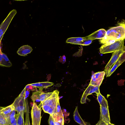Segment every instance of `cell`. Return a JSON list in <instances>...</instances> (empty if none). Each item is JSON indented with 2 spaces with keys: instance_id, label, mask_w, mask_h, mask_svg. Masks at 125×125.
Listing matches in <instances>:
<instances>
[{
  "instance_id": "cell-30",
  "label": "cell",
  "mask_w": 125,
  "mask_h": 125,
  "mask_svg": "<svg viewBox=\"0 0 125 125\" xmlns=\"http://www.w3.org/2000/svg\"><path fill=\"white\" fill-rule=\"evenodd\" d=\"M95 125H106L102 121L99 120L98 123Z\"/></svg>"
},
{
  "instance_id": "cell-28",
  "label": "cell",
  "mask_w": 125,
  "mask_h": 125,
  "mask_svg": "<svg viewBox=\"0 0 125 125\" xmlns=\"http://www.w3.org/2000/svg\"><path fill=\"white\" fill-rule=\"evenodd\" d=\"M96 94L97 101L99 102L100 106L105 98L101 94L100 92Z\"/></svg>"
},
{
  "instance_id": "cell-29",
  "label": "cell",
  "mask_w": 125,
  "mask_h": 125,
  "mask_svg": "<svg viewBox=\"0 0 125 125\" xmlns=\"http://www.w3.org/2000/svg\"><path fill=\"white\" fill-rule=\"evenodd\" d=\"M48 122L49 125H55L53 118L51 115H50Z\"/></svg>"
},
{
  "instance_id": "cell-13",
  "label": "cell",
  "mask_w": 125,
  "mask_h": 125,
  "mask_svg": "<svg viewBox=\"0 0 125 125\" xmlns=\"http://www.w3.org/2000/svg\"><path fill=\"white\" fill-rule=\"evenodd\" d=\"M125 51H124L120 56L118 60L113 65L109 71L107 77L110 76L115 71L117 68L125 61Z\"/></svg>"
},
{
  "instance_id": "cell-3",
  "label": "cell",
  "mask_w": 125,
  "mask_h": 125,
  "mask_svg": "<svg viewBox=\"0 0 125 125\" xmlns=\"http://www.w3.org/2000/svg\"><path fill=\"white\" fill-rule=\"evenodd\" d=\"M25 87L19 96L16 98L12 104L14 107L15 110L17 114L21 112L26 111V98Z\"/></svg>"
},
{
  "instance_id": "cell-16",
  "label": "cell",
  "mask_w": 125,
  "mask_h": 125,
  "mask_svg": "<svg viewBox=\"0 0 125 125\" xmlns=\"http://www.w3.org/2000/svg\"><path fill=\"white\" fill-rule=\"evenodd\" d=\"M74 120L80 125H88L87 123L84 121L81 118L78 111V106L76 107L73 114Z\"/></svg>"
},
{
  "instance_id": "cell-19",
  "label": "cell",
  "mask_w": 125,
  "mask_h": 125,
  "mask_svg": "<svg viewBox=\"0 0 125 125\" xmlns=\"http://www.w3.org/2000/svg\"><path fill=\"white\" fill-rule=\"evenodd\" d=\"M86 38V37L70 38L67 39L66 42L67 43L76 44L77 43L82 41Z\"/></svg>"
},
{
  "instance_id": "cell-22",
  "label": "cell",
  "mask_w": 125,
  "mask_h": 125,
  "mask_svg": "<svg viewBox=\"0 0 125 125\" xmlns=\"http://www.w3.org/2000/svg\"><path fill=\"white\" fill-rule=\"evenodd\" d=\"M26 120L25 125H30L29 117V107L27 99H26Z\"/></svg>"
},
{
  "instance_id": "cell-33",
  "label": "cell",
  "mask_w": 125,
  "mask_h": 125,
  "mask_svg": "<svg viewBox=\"0 0 125 125\" xmlns=\"http://www.w3.org/2000/svg\"><path fill=\"white\" fill-rule=\"evenodd\" d=\"M4 107H0V111L2 110V109H3L4 108Z\"/></svg>"
},
{
  "instance_id": "cell-27",
  "label": "cell",
  "mask_w": 125,
  "mask_h": 125,
  "mask_svg": "<svg viewBox=\"0 0 125 125\" xmlns=\"http://www.w3.org/2000/svg\"><path fill=\"white\" fill-rule=\"evenodd\" d=\"M93 40L91 39L86 38L83 41L76 43V44H80L83 45H88L91 44Z\"/></svg>"
},
{
  "instance_id": "cell-10",
  "label": "cell",
  "mask_w": 125,
  "mask_h": 125,
  "mask_svg": "<svg viewBox=\"0 0 125 125\" xmlns=\"http://www.w3.org/2000/svg\"><path fill=\"white\" fill-rule=\"evenodd\" d=\"M99 87V86L89 85L83 92L81 99V103L82 104L85 103L87 97L89 95L94 93L96 94L100 93Z\"/></svg>"
},
{
  "instance_id": "cell-18",
  "label": "cell",
  "mask_w": 125,
  "mask_h": 125,
  "mask_svg": "<svg viewBox=\"0 0 125 125\" xmlns=\"http://www.w3.org/2000/svg\"><path fill=\"white\" fill-rule=\"evenodd\" d=\"M16 111L14 110L9 114L5 115L9 125H12L15 121L16 119Z\"/></svg>"
},
{
  "instance_id": "cell-8",
  "label": "cell",
  "mask_w": 125,
  "mask_h": 125,
  "mask_svg": "<svg viewBox=\"0 0 125 125\" xmlns=\"http://www.w3.org/2000/svg\"><path fill=\"white\" fill-rule=\"evenodd\" d=\"M125 51V47L121 49L113 52L111 57L105 67L104 71L106 76L112 66L118 60L119 58Z\"/></svg>"
},
{
  "instance_id": "cell-5",
  "label": "cell",
  "mask_w": 125,
  "mask_h": 125,
  "mask_svg": "<svg viewBox=\"0 0 125 125\" xmlns=\"http://www.w3.org/2000/svg\"><path fill=\"white\" fill-rule=\"evenodd\" d=\"M100 120L106 125L110 123V119L107 101L105 98L100 105Z\"/></svg>"
},
{
  "instance_id": "cell-6",
  "label": "cell",
  "mask_w": 125,
  "mask_h": 125,
  "mask_svg": "<svg viewBox=\"0 0 125 125\" xmlns=\"http://www.w3.org/2000/svg\"><path fill=\"white\" fill-rule=\"evenodd\" d=\"M41 109L33 102L31 110L32 125H40L41 120Z\"/></svg>"
},
{
  "instance_id": "cell-4",
  "label": "cell",
  "mask_w": 125,
  "mask_h": 125,
  "mask_svg": "<svg viewBox=\"0 0 125 125\" xmlns=\"http://www.w3.org/2000/svg\"><path fill=\"white\" fill-rule=\"evenodd\" d=\"M59 92L57 90L53 91L52 94L45 100L39 104L38 106L41 108L43 105H47L52 107L54 111V114L57 112V99L59 97Z\"/></svg>"
},
{
  "instance_id": "cell-17",
  "label": "cell",
  "mask_w": 125,
  "mask_h": 125,
  "mask_svg": "<svg viewBox=\"0 0 125 125\" xmlns=\"http://www.w3.org/2000/svg\"><path fill=\"white\" fill-rule=\"evenodd\" d=\"M2 59L0 63V66L2 67H10L12 65V64L8 58L5 54L2 53Z\"/></svg>"
},
{
  "instance_id": "cell-34",
  "label": "cell",
  "mask_w": 125,
  "mask_h": 125,
  "mask_svg": "<svg viewBox=\"0 0 125 125\" xmlns=\"http://www.w3.org/2000/svg\"><path fill=\"white\" fill-rule=\"evenodd\" d=\"M108 125H115L114 124H111L110 123H109V124Z\"/></svg>"
},
{
  "instance_id": "cell-12",
  "label": "cell",
  "mask_w": 125,
  "mask_h": 125,
  "mask_svg": "<svg viewBox=\"0 0 125 125\" xmlns=\"http://www.w3.org/2000/svg\"><path fill=\"white\" fill-rule=\"evenodd\" d=\"M106 31L104 29H102L94 32L86 37L93 40L96 39H102L105 36Z\"/></svg>"
},
{
  "instance_id": "cell-15",
  "label": "cell",
  "mask_w": 125,
  "mask_h": 125,
  "mask_svg": "<svg viewBox=\"0 0 125 125\" xmlns=\"http://www.w3.org/2000/svg\"><path fill=\"white\" fill-rule=\"evenodd\" d=\"M54 84V83L48 81L39 82L28 84L33 87L38 88L39 89L42 90L43 88H47Z\"/></svg>"
},
{
  "instance_id": "cell-9",
  "label": "cell",
  "mask_w": 125,
  "mask_h": 125,
  "mask_svg": "<svg viewBox=\"0 0 125 125\" xmlns=\"http://www.w3.org/2000/svg\"><path fill=\"white\" fill-rule=\"evenodd\" d=\"M105 74L104 71L99 72L92 74L89 85L100 86Z\"/></svg>"
},
{
  "instance_id": "cell-21",
  "label": "cell",
  "mask_w": 125,
  "mask_h": 125,
  "mask_svg": "<svg viewBox=\"0 0 125 125\" xmlns=\"http://www.w3.org/2000/svg\"><path fill=\"white\" fill-rule=\"evenodd\" d=\"M14 110V106L12 104L7 107H4L0 111V113L5 115H7L9 114Z\"/></svg>"
},
{
  "instance_id": "cell-14",
  "label": "cell",
  "mask_w": 125,
  "mask_h": 125,
  "mask_svg": "<svg viewBox=\"0 0 125 125\" xmlns=\"http://www.w3.org/2000/svg\"><path fill=\"white\" fill-rule=\"evenodd\" d=\"M32 47L28 45H25L21 47L17 52L18 54L20 55L25 56L30 53L32 51Z\"/></svg>"
},
{
  "instance_id": "cell-26",
  "label": "cell",
  "mask_w": 125,
  "mask_h": 125,
  "mask_svg": "<svg viewBox=\"0 0 125 125\" xmlns=\"http://www.w3.org/2000/svg\"><path fill=\"white\" fill-rule=\"evenodd\" d=\"M0 125H9L5 115L0 113Z\"/></svg>"
},
{
  "instance_id": "cell-31",
  "label": "cell",
  "mask_w": 125,
  "mask_h": 125,
  "mask_svg": "<svg viewBox=\"0 0 125 125\" xmlns=\"http://www.w3.org/2000/svg\"><path fill=\"white\" fill-rule=\"evenodd\" d=\"M10 125H17V119L16 118L15 120L14 123Z\"/></svg>"
},
{
  "instance_id": "cell-1",
  "label": "cell",
  "mask_w": 125,
  "mask_h": 125,
  "mask_svg": "<svg viewBox=\"0 0 125 125\" xmlns=\"http://www.w3.org/2000/svg\"><path fill=\"white\" fill-rule=\"evenodd\" d=\"M125 23L121 24L118 26L111 28L106 31V38L118 40L125 39Z\"/></svg>"
},
{
  "instance_id": "cell-32",
  "label": "cell",
  "mask_w": 125,
  "mask_h": 125,
  "mask_svg": "<svg viewBox=\"0 0 125 125\" xmlns=\"http://www.w3.org/2000/svg\"><path fill=\"white\" fill-rule=\"evenodd\" d=\"M2 53L1 52L0 53V63L2 59Z\"/></svg>"
},
{
  "instance_id": "cell-35",
  "label": "cell",
  "mask_w": 125,
  "mask_h": 125,
  "mask_svg": "<svg viewBox=\"0 0 125 125\" xmlns=\"http://www.w3.org/2000/svg\"><path fill=\"white\" fill-rule=\"evenodd\" d=\"M1 52H1V49H0V53H1Z\"/></svg>"
},
{
  "instance_id": "cell-7",
  "label": "cell",
  "mask_w": 125,
  "mask_h": 125,
  "mask_svg": "<svg viewBox=\"0 0 125 125\" xmlns=\"http://www.w3.org/2000/svg\"><path fill=\"white\" fill-rule=\"evenodd\" d=\"M16 13L17 11L15 10H13L11 11L0 25V43L4 34Z\"/></svg>"
},
{
  "instance_id": "cell-11",
  "label": "cell",
  "mask_w": 125,
  "mask_h": 125,
  "mask_svg": "<svg viewBox=\"0 0 125 125\" xmlns=\"http://www.w3.org/2000/svg\"><path fill=\"white\" fill-rule=\"evenodd\" d=\"M42 90L39 89L38 91L34 92L32 95L33 100L35 101L39 100L42 103L50 96L53 93L52 92L48 93L43 92Z\"/></svg>"
},
{
  "instance_id": "cell-25",
  "label": "cell",
  "mask_w": 125,
  "mask_h": 125,
  "mask_svg": "<svg viewBox=\"0 0 125 125\" xmlns=\"http://www.w3.org/2000/svg\"><path fill=\"white\" fill-rule=\"evenodd\" d=\"M116 40L108 38H107L104 37L103 39H101L100 41L99 42L103 44H109L113 43Z\"/></svg>"
},
{
  "instance_id": "cell-24",
  "label": "cell",
  "mask_w": 125,
  "mask_h": 125,
  "mask_svg": "<svg viewBox=\"0 0 125 125\" xmlns=\"http://www.w3.org/2000/svg\"><path fill=\"white\" fill-rule=\"evenodd\" d=\"M59 117L64 119L63 116L60 105L59 97H58L57 105V112L56 114Z\"/></svg>"
},
{
  "instance_id": "cell-23",
  "label": "cell",
  "mask_w": 125,
  "mask_h": 125,
  "mask_svg": "<svg viewBox=\"0 0 125 125\" xmlns=\"http://www.w3.org/2000/svg\"><path fill=\"white\" fill-rule=\"evenodd\" d=\"M42 107L44 111L46 113L49 114L52 116L54 114V111L52 108L51 106L47 105H43Z\"/></svg>"
},
{
  "instance_id": "cell-20",
  "label": "cell",
  "mask_w": 125,
  "mask_h": 125,
  "mask_svg": "<svg viewBox=\"0 0 125 125\" xmlns=\"http://www.w3.org/2000/svg\"><path fill=\"white\" fill-rule=\"evenodd\" d=\"M25 112L22 111L16 114L15 118L17 119V125H24V115Z\"/></svg>"
},
{
  "instance_id": "cell-2",
  "label": "cell",
  "mask_w": 125,
  "mask_h": 125,
  "mask_svg": "<svg viewBox=\"0 0 125 125\" xmlns=\"http://www.w3.org/2000/svg\"><path fill=\"white\" fill-rule=\"evenodd\" d=\"M124 39L119 40L113 43L102 45L99 48L100 53L103 54L110 53L122 49L125 47Z\"/></svg>"
}]
</instances>
